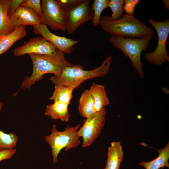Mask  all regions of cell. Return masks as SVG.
I'll return each instance as SVG.
<instances>
[{"label": "cell", "instance_id": "16", "mask_svg": "<svg viewBox=\"0 0 169 169\" xmlns=\"http://www.w3.org/2000/svg\"><path fill=\"white\" fill-rule=\"evenodd\" d=\"M26 26H21L11 33L0 36V55L6 52L17 41L25 37Z\"/></svg>", "mask_w": 169, "mask_h": 169}, {"label": "cell", "instance_id": "21", "mask_svg": "<svg viewBox=\"0 0 169 169\" xmlns=\"http://www.w3.org/2000/svg\"><path fill=\"white\" fill-rule=\"evenodd\" d=\"M3 103L0 104V112ZM18 136L13 132L7 134L0 130V150L14 148L17 145Z\"/></svg>", "mask_w": 169, "mask_h": 169}, {"label": "cell", "instance_id": "25", "mask_svg": "<svg viewBox=\"0 0 169 169\" xmlns=\"http://www.w3.org/2000/svg\"><path fill=\"white\" fill-rule=\"evenodd\" d=\"M139 1V0H124L123 10L125 12V14H133L136 6Z\"/></svg>", "mask_w": 169, "mask_h": 169}, {"label": "cell", "instance_id": "7", "mask_svg": "<svg viewBox=\"0 0 169 169\" xmlns=\"http://www.w3.org/2000/svg\"><path fill=\"white\" fill-rule=\"evenodd\" d=\"M42 15L41 23L49 26L54 30H66L67 14L65 10L55 0H42Z\"/></svg>", "mask_w": 169, "mask_h": 169}, {"label": "cell", "instance_id": "14", "mask_svg": "<svg viewBox=\"0 0 169 169\" xmlns=\"http://www.w3.org/2000/svg\"><path fill=\"white\" fill-rule=\"evenodd\" d=\"M94 101V108L97 113L110 104L104 85L93 83L89 90Z\"/></svg>", "mask_w": 169, "mask_h": 169}, {"label": "cell", "instance_id": "11", "mask_svg": "<svg viewBox=\"0 0 169 169\" xmlns=\"http://www.w3.org/2000/svg\"><path fill=\"white\" fill-rule=\"evenodd\" d=\"M33 29L35 34L41 35L43 38L51 42L58 50L64 54L71 53L74 46L79 41L73 40L64 36L56 35L49 30L47 26L41 23L33 26Z\"/></svg>", "mask_w": 169, "mask_h": 169}, {"label": "cell", "instance_id": "3", "mask_svg": "<svg viewBox=\"0 0 169 169\" xmlns=\"http://www.w3.org/2000/svg\"><path fill=\"white\" fill-rule=\"evenodd\" d=\"M112 59L111 55L108 56L100 66L91 70H85L84 67L79 64L73 65L65 68L59 75L51 77L50 80L55 85H62L76 88L85 80L106 75L110 70Z\"/></svg>", "mask_w": 169, "mask_h": 169}, {"label": "cell", "instance_id": "20", "mask_svg": "<svg viewBox=\"0 0 169 169\" xmlns=\"http://www.w3.org/2000/svg\"><path fill=\"white\" fill-rule=\"evenodd\" d=\"M75 89L74 87L55 85V89L50 100L54 102L59 101L69 105L72 97L73 91Z\"/></svg>", "mask_w": 169, "mask_h": 169}, {"label": "cell", "instance_id": "22", "mask_svg": "<svg viewBox=\"0 0 169 169\" xmlns=\"http://www.w3.org/2000/svg\"><path fill=\"white\" fill-rule=\"evenodd\" d=\"M110 0H95L91 8L94 12L92 24L95 27L100 25V15L103 10L107 8Z\"/></svg>", "mask_w": 169, "mask_h": 169}, {"label": "cell", "instance_id": "8", "mask_svg": "<svg viewBox=\"0 0 169 169\" xmlns=\"http://www.w3.org/2000/svg\"><path fill=\"white\" fill-rule=\"evenodd\" d=\"M105 108L97 112L93 117L87 118L83 126L78 130L79 137H82L83 147L91 145L100 135L105 121Z\"/></svg>", "mask_w": 169, "mask_h": 169}, {"label": "cell", "instance_id": "9", "mask_svg": "<svg viewBox=\"0 0 169 169\" xmlns=\"http://www.w3.org/2000/svg\"><path fill=\"white\" fill-rule=\"evenodd\" d=\"M89 0H82L76 7L66 10V30L69 34L73 33L84 23L92 21L94 12L89 6Z\"/></svg>", "mask_w": 169, "mask_h": 169}, {"label": "cell", "instance_id": "1", "mask_svg": "<svg viewBox=\"0 0 169 169\" xmlns=\"http://www.w3.org/2000/svg\"><path fill=\"white\" fill-rule=\"evenodd\" d=\"M64 54L59 50L49 55L28 54L33 63V72L31 76L24 77L21 82V89L30 90L36 82L42 79L44 74L51 73L58 75L65 68L72 66L66 60Z\"/></svg>", "mask_w": 169, "mask_h": 169}, {"label": "cell", "instance_id": "5", "mask_svg": "<svg viewBox=\"0 0 169 169\" xmlns=\"http://www.w3.org/2000/svg\"><path fill=\"white\" fill-rule=\"evenodd\" d=\"M81 124L75 127H70L68 125L62 131H58L55 125H54L50 135L44 137L46 141L51 150L53 161L54 164L57 161L58 156L61 150L65 148L64 151L77 147L80 143L77 131Z\"/></svg>", "mask_w": 169, "mask_h": 169}, {"label": "cell", "instance_id": "27", "mask_svg": "<svg viewBox=\"0 0 169 169\" xmlns=\"http://www.w3.org/2000/svg\"><path fill=\"white\" fill-rule=\"evenodd\" d=\"M25 1L24 0H10L8 8V14L13 13Z\"/></svg>", "mask_w": 169, "mask_h": 169}, {"label": "cell", "instance_id": "4", "mask_svg": "<svg viewBox=\"0 0 169 169\" xmlns=\"http://www.w3.org/2000/svg\"><path fill=\"white\" fill-rule=\"evenodd\" d=\"M153 34H149L141 38L115 36H111L109 38L110 42L114 47L121 50L126 57L129 58L133 67L136 70L139 76L143 79L144 73L141 54L142 52H144L147 49Z\"/></svg>", "mask_w": 169, "mask_h": 169}, {"label": "cell", "instance_id": "19", "mask_svg": "<svg viewBox=\"0 0 169 169\" xmlns=\"http://www.w3.org/2000/svg\"><path fill=\"white\" fill-rule=\"evenodd\" d=\"M10 0H0V36L8 34L14 30L8 13Z\"/></svg>", "mask_w": 169, "mask_h": 169}, {"label": "cell", "instance_id": "28", "mask_svg": "<svg viewBox=\"0 0 169 169\" xmlns=\"http://www.w3.org/2000/svg\"><path fill=\"white\" fill-rule=\"evenodd\" d=\"M15 148L3 149L0 150V161L5 159H10L16 153Z\"/></svg>", "mask_w": 169, "mask_h": 169}, {"label": "cell", "instance_id": "12", "mask_svg": "<svg viewBox=\"0 0 169 169\" xmlns=\"http://www.w3.org/2000/svg\"><path fill=\"white\" fill-rule=\"evenodd\" d=\"M8 16L14 29L23 26H33L41 23V17L28 7L19 6L13 13Z\"/></svg>", "mask_w": 169, "mask_h": 169}, {"label": "cell", "instance_id": "2", "mask_svg": "<svg viewBox=\"0 0 169 169\" xmlns=\"http://www.w3.org/2000/svg\"><path fill=\"white\" fill-rule=\"evenodd\" d=\"M101 28L111 36L122 38H141L149 34H154V31L141 22L133 14H124L120 19L112 20L110 16L100 18Z\"/></svg>", "mask_w": 169, "mask_h": 169}, {"label": "cell", "instance_id": "17", "mask_svg": "<svg viewBox=\"0 0 169 169\" xmlns=\"http://www.w3.org/2000/svg\"><path fill=\"white\" fill-rule=\"evenodd\" d=\"M78 111L82 116L89 118L94 117L96 113L94 108V101L89 90L82 93L79 101Z\"/></svg>", "mask_w": 169, "mask_h": 169}, {"label": "cell", "instance_id": "10", "mask_svg": "<svg viewBox=\"0 0 169 169\" xmlns=\"http://www.w3.org/2000/svg\"><path fill=\"white\" fill-rule=\"evenodd\" d=\"M58 50L49 41L43 37L30 38L24 42L23 45L17 47L13 51L16 56H23L26 54L49 55Z\"/></svg>", "mask_w": 169, "mask_h": 169}, {"label": "cell", "instance_id": "23", "mask_svg": "<svg viewBox=\"0 0 169 169\" xmlns=\"http://www.w3.org/2000/svg\"><path fill=\"white\" fill-rule=\"evenodd\" d=\"M124 3L123 0H110L108 4L109 7L112 12L110 18L112 20H116L121 18L123 15V5Z\"/></svg>", "mask_w": 169, "mask_h": 169}, {"label": "cell", "instance_id": "30", "mask_svg": "<svg viewBox=\"0 0 169 169\" xmlns=\"http://www.w3.org/2000/svg\"><path fill=\"white\" fill-rule=\"evenodd\" d=\"M1 103V101H0V104Z\"/></svg>", "mask_w": 169, "mask_h": 169}, {"label": "cell", "instance_id": "15", "mask_svg": "<svg viewBox=\"0 0 169 169\" xmlns=\"http://www.w3.org/2000/svg\"><path fill=\"white\" fill-rule=\"evenodd\" d=\"M68 105L60 102H54L53 104L47 106L45 114L49 116L52 119H60L67 122L70 117Z\"/></svg>", "mask_w": 169, "mask_h": 169}, {"label": "cell", "instance_id": "26", "mask_svg": "<svg viewBox=\"0 0 169 169\" xmlns=\"http://www.w3.org/2000/svg\"><path fill=\"white\" fill-rule=\"evenodd\" d=\"M82 1V0H58L57 2L66 11L76 7Z\"/></svg>", "mask_w": 169, "mask_h": 169}, {"label": "cell", "instance_id": "13", "mask_svg": "<svg viewBox=\"0 0 169 169\" xmlns=\"http://www.w3.org/2000/svg\"><path fill=\"white\" fill-rule=\"evenodd\" d=\"M123 159L120 142H112L107 150V159L105 169H119Z\"/></svg>", "mask_w": 169, "mask_h": 169}, {"label": "cell", "instance_id": "29", "mask_svg": "<svg viewBox=\"0 0 169 169\" xmlns=\"http://www.w3.org/2000/svg\"><path fill=\"white\" fill-rule=\"evenodd\" d=\"M162 1L164 3V8L167 10L169 9V1L168 0H163Z\"/></svg>", "mask_w": 169, "mask_h": 169}, {"label": "cell", "instance_id": "6", "mask_svg": "<svg viewBox=\"0 0 169 169\" xmlns=\"http://www.w3.org/2000/svg\"><path fill=\"white\" fill-rule=\"evenodd\" d=\"M148 21L156 31L158 42L155 50L146 53L144 58L152 64L160 65L166 61H169L168 51L166 47L169 34V19L167 18L163 22H158L150 18Z\"/></svg>", "mask_w": 169, "mask_h": 169}, {"label": "cell", "instance_id": "24", "mask_svg": "<svg viewBox=\"0 0 169 169\" xmlns=\"http://www.w3.org/2000/svg\"><path fill=\"white\" fill-rule=\"evenodd\" d=\"M20 6L28 7L33 10L40 17L42 15L40 0H26Z\"/></svg>", "mask_w": 169, "mask_h": 169}, {"label": "cell", "instance_id": "18", "mask_svg": "<svg viewBox=\"0 0 169 169\" xmlns=\"http://www.w3.org/2000/svg\"><path fill=\"white\" fill-rule=\"evenodd\" d=\"M157 151L159 155L156 158L148 162L142 161L139 165L146 169H159L164 167L169 168V143H168L163 149Z\"/></svg>", "mask_w": 169, "mask_h": 169}]
</instances>
